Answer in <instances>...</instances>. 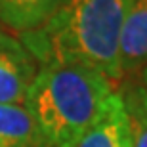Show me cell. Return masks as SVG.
<instances>
[{
    "label": "cell",
    "instance_id": "5b68a950",
    "mask_svg": "<svg viewBox=\"0 0 147 147\" xmlns=\"http://www.w3.org/2000/svg\"><path fill=\"white\" fill-rule=\"evenodd\" d=\"M75 147H132L126 111L117 90L109 98L99 119L88 128Z\"/></svg>",
    "mask_w": 147,
    "mask_h": 147
},
{
    "label": "cell",
    "instance_id": "52a82bcc",
    "mask_svg": "<svg viewBox=\"0 0 147 147\" xmlns=\"http://www.w3.org/2000/svg\"><path fill=\"white\" fill-rule=\"evenodd\" d=\"M63 0H0V25L19 34L38 29Z\"/></svg>",
    "mask_w": 147,
    "mask_h": 147
},
{
    "label": "cell",
    "instance_id": "6da1fadb",
    "mask_svg": "<svg viewBox=\"0 0 147 147\" xmlns=\"http://www.w3.org/2000/svg\"><path fill=\"white\" fill-rule=\"evenodd\" d=\"M130 0H63L38 29L19 34L38 65L61 61L120 84L119 46Z\"/></svg>",
    "mask_w": 147,
    "mask_h": 147
},
{
    "label": "cell",
    "instance_id": "277c9868",
    "mask_svg": "<svg viewBox=\"0 0 147 147\" xmlns=\"http://www.w3.org/2000/svg\"><path fill=\"white\" fill-rule=\"evenodd\" d=\"M119 63L122 80L136 78L147 69V0H130L128 4L120 33Z\"/></svg>",
    "mask_w": 147,
    "mask_h": 147
},
{
    "label": "cell",
    "instance_id": "ba28073f",
    "mask_svg": "<svg viewBox=\"0 0 147 147\" xmlns=\"http://www.w3.org/2000/svg\"><path fill=\"white\" fill-rule=\"evenodd\" d=\"M117 92L122 98V105L128 119L132 147H147V88L142 76L126 78Z\"/></svg>",
    "mask_w": 147,
    "mask_h": 147
},
{
    "label": "cell",
    "instance_id": "30bf717a",
    "mask_svg": "<svg viewBox=\"0 0 147 147\" xmlns=\"http://www.w3.org/2000/svg\"><path fill=\"white\" fill-rule=\"evenodd\" d=\"M0 27H2V25H0Z\"/></svg>",
    "mask_w": 147,
    "mask_h": 147
},
{
    "label": "cell",
    "instance_id": "3957f363",
    "mask_svg": "<svg viewBox=\"0 0 147 147\" xmlns=\"http://www.w3.org/2000/svg\"><path fill=\"white\" fill-rule=\"evenodd\" d=\"M38 67L19 36L0 27V103L25 105Z\"/></svg>",
    "mask_w": 147,
    "mask_h": 147
},
{
    "label": "cell",
    "instance_id": "9c48e42d",
    "mask_svg": "<svg viewBox=\"0 0 147 147\" xmlns=\"http://www.w3.org/2000/svg\"><path fill=\"white\" fill-rule=\"evenodd\" d=\"M140 76H142L143 84H145V88H147V69H145V71H143V73H142V75H140Z\"/></svg>",
    "mask_w": 147,
    "mask_h": 147
},
{
    "label": "cell",
    "instance_id": "8992f818",
    "mask_svg": "<svg viewBox=\"0 0 147 147\" xmlns=\"http://www.w3.org/2000/svg\"><path fill=\"white\" fill-rule=\"evenodd\" d=\"M0 147H50L25 105L0 103Z\"/></svg>",
    "mask_w": 147,
    "mask_h": 147
},
{
    "label": "cell",
    "instance_id": "7a4b0ae2",
    "mask_svg": "<svg viewBox=\"0 0 147 147\" xmlns=\"http://www.w3.org/2000/svg\"><path fill=\"white\" fill-rule=\"evenodd\" d=\"M115 90L117 84L99 71L52 61L38 67L25 107L50 147H75Z\"/></svg>",
    "mask_w": 147,
    "mask_h": 147
}]
</instances>
